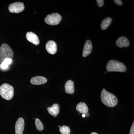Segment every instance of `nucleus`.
<instances>
[{"label": "nucleus", "instance_id": "4468645a", "mask_svg": "<svg viewBox=\"0 0 134 134\" xmlns=\"http://www.w3.org/2000/svg\"><path fill=\"white\" fill-rule=\"evenodd\" d=\"M47 111L49 114L53 116L57 115L60 111V106L59 104H55L52 107L47 108Z\"/></svg>", "mask_w": 134, "mask_h": 134}, {"label": "nucleus", "instance_id": "f8f14e48", "mask_svg": "<svg viewBox=\"0 0 134 134\" xmlns=\"http://www.w3.org/2000/svg\"><path fill=\"white\" fill-rule=\"evenodd\" d=\"M47 81L46 78L44 77L37 76L32 78L31 79L30 82L32 84L39 85L46 83Z\"/></svg>", "mask_w": 134, "mask_h": 134}, {"label": "nucleus", "instance_id": "f3484780", "mask_svg": "<svg viewBox=\"0 0 134 134\" xmlns=\"http://www.w3.org/2000/svg\"><path fill=\"white\" fill-rule=\"evenodd\" d=\"M35 125H36V128L39 130L40 132L44 129V126L43 123L38 118H37L35 120Z\"/></svg>", "mask_w": 134, "mask_h": 134}, {"label": "nucleus", "instance_id": "b1692460", "mask_svg": "<svg viewBox=\"0 0 134 134\" xmlns=\"http://www.w3.org/2000/svg\"><path fill=\"white\" fill-rule=\"evenodd\" d=\"M85 117H89L90 116V114L88 112L86 113L85 114Z\"/></svg>", "mask_w": 134, "mask_h": 134}, {"label": "nucleus", "instance_id": "cd10ccee", "mask_svg": "<svg viewBox=\"0 0 134 134\" xmlns=\"http://www.w3.org/2000/svg\"><path fill=\"white\" fill-rule=\"evenodd\" d=\"M59 128H60V126H59Z\"/></svg>", "mask_w": 134, "mask_h": 134}, {"label": "nucleus", "instance_id": "423d86ee", "mask_svg": "<svg viewBox=\"0 0 134 134\" xmlns=\"http://www.w3.org/2000/svg\"><path fill=\"white\" fill-rule=\"evenodd\" d=\"M25 8L24 4L21 2L13 3L10 4L8 9L11 13H18L23 11Z\"/></svg>", "mask_w": 134, "mask_h": 134}, {"label": "nucleus", "instance_id": "4be33fe9", "mask_svg": "<svg viewBox=\"0 0 134 134\" xmlns=\"http://www.w3.org/2000/svg\"><path fill=\"white\" fill-rule=\"evenodd\" d=\"M129 134H134V122H133L132 126L130 128Z\"/></svg>", "mask_w": 134, "mask_h": 134}, {"label": "nucleus", "instance_id": "7ed1b4c3", "mask_svg": "<svg viewBox=\"0 0 134 134\" xmlns=\"http://www.w3.org/2000/svg\"><path fill=\"white\" fill-rule=\"evenodd\" d=\"M14 95V88L10 85L4 83L0 86V95L4 99L10 100Z\"/></svg>", "mask_w": 134, "mask_h": 134}, {"label": "nucleus", "instance_id": "bb28decb", "mask_svg": "<svg viewBox=\"0 0 134 134\" xmlns=\"http://www.w3.org/2000/svg\"><path fill=\"white\" fill-rule=\"evenodd\" d=\"M57 115H54V116H53L54 117H57Z\"/></svg>", "mask_w": 134, "mask_h": 134}, {"label": "nucleus", "instance_id": "1a4fd4ad", "mask_svg": "<svg viewBox=\"0 0 134 134\" xmlns=\"http://www.w3.org/2000/svg\"><path fill=\"white\" fill-rule=\"evenodd\" d=\"M26 38L31 43L34 44L38 45L39 44V39L38 36L35 34L31 32H29L26 34Z\"/></svg>", "mask_w": 134, "mask_h": 134}, {"label": "nucleus", "instance_id": "0eeeda50", "mask_svg": "<svg viewBox=\"0 0 134 134\" xmlns=\"http://www.w3.org/2000/svg\"><path fill=\"white\" fill-rule=\"evenodd\" d=\"M24 121L22 117L18 119L15 126V134H23L24 128Z\"/></svg>", "mask_w": 134, "mask_h": 134}, {"label": "nucleus", "instance_id": "2eb2a0df", "mask_svg": "<svg viewBox=\"0 0 134 134\" xmlns=\"http://www.w3.org/2000/svg\"><path fill=\"white\" fill-rule=\"evenodd\" d=\"M76 109L77 111L82 114L88 113L89 111L88 107L86 104L83 102H81L78 104L76 106Z\"/></svg>", "mask_w": 134, "mask_h": 134}, {"label": "nucleus", "instance_id": "412c9836", "mask_svg": "<svg viewBox=\"0 0 134 134\" xmlns=\"http://www.w3.org/2000/svg\"><path fill=\"white\" fill-rule=\"evenodd\" d=\"M12 59H7L4 60L3 63L8 65H10L12 63Z\"/></svg>", "mask_w": 134, "mask_h": 134}, {"label": "nucleus", "instance_id": "9d476101", "mask_svg": "<svg viewBox=\"0 0 134 134\" xmlns=\"http://www.w3.org/2000/svg\"><path fill=\"white\" fill-rule=\"evenodd\" d=\"M92 49V44L90 40H86L85 43L82 55L83 57H86L91 53Z\"/></svg>", "mask_w": 134, "mask_h": 134}, {"label": "nucleus", "instance_id": "dca6fc26", "mask_svg": "<svg viewBox=\"0 0 134 134\" xmlns=\"http://www.w3.org/2000/svg\"><path fill=\"white\" fill-rule=\"evenodd\" d=\"M112 22V19L111 18L107 17L102 21L100 24V27L102 30H105L107 29L111 24Z\"/></svg>", "mask_w": 134, "mask_h": 134}, {"label": "nucleus", "instance_id": "393cba45", "mask_svg": "<svg viewBox=\"0 0 134 134\" xmlns=\"http://www.w3.org/2000/svg\"><path fill=\"white\" fill-rule=\"evenodd\" d=\"M82 116L83 117H85V114H82Z\"/></svg>", "mask_w": 134, "mask_h": 134}, {"label": "nucleus", "instance_id": "9b49d317", "mask_svg": "<svg viewBox=\"0 0 134 134\" xmlns=\"http://www.w3.org/2000/svg\"><path fill=\"white\" fill-rule=\"evenodd\" d=\"M129 44L128 39L125 37H120L116 41V45L120 48L127 47Z\"/></svg>", "mask_w": 134, "mask_h": 134}, {"label": "nucleus", "instance_id": "f03ea898", "mask_svg": "<svg viewBox=\"0 0 134 134\" xmlns=\"http://www.w3.org/2000/svg\"><path fill=\"white\" fill-rule=\"evenodd\" d=\"M106 69L108 72H126L127 69L122 63L115 60H111L107 63Z\"/></svg>", "mask_w": 134, "mask_h": 134}, {"label": "nucleus", "instance_id": "6e6552de", "mask_svg": "<svg viewBox=\"0 0 134 134\" xmlns=\"http://www.w3.org/2000/svg\"><path fill=\"white\" fill-rule=\"evenodd\" d=\"M46 48L49 53L51 54H55L57 52V44L54 41L50 40L46 44Z\"/></svg>", "mask_w": 134, "mask_h": 134}, {"label": "nucleus", "instance_id": "aec40b11", "mask_svg": "<svg viewBox=\"0 0 134 134\" xmlns=\"http://www.w3.org/2000/svg\"><path fill=\"white\" fill-rule=\"evenodd\" d=\"M96 1H97V3L98 7H101L104 5V0H97Z\"/></svg>", "mask_w": 134, "mask_h": 134}, {"label": "nucleus", "instance_id": "6ab92c4d", "mask_svg": "<svg viewBox=\"0 0 134 134\" xmlns=\"http://www.w3.org/2000/svg\"><path fill=\"white\" fill-rule=\"evenodd\" d=\"M9 65H7L3 62L1 63L0 65V68L3 70H6L8 68Z\"/></svg>", "mask_w": 134, "mask_h": 134}, {"label": "nucleus", "instance_id": "a211bd4d", "mask_svg": "<svg viewBox=\"0 0 134 134\" xmlns=\"http://www.w3.org/2000/svg\"><path fill=\"white\" fill-rule=\"evenodd\" d=\"M60 132L62 134H70V130L69 127L66 126H62L60 127Z\"/></svg>", "mask_w": 134, "mask_h": 134}, {"label": "nucleus", "instance_id": "a878e982", "mask_svg": "<svg viewBox=\"0 0 134 134\" xmlns=\"http://www.w3.org/2000/svg\"><path fill=\"white\" fill-rule=\"evenodd\" d=\"M91 134H98L97 133H95V132H92V133H91Z\"/></svg>", "mask_w": 134, "mask_h": 134}, {"label": "nucleus", "instance_id": "39448f33", "mask_svg": "<svg viewBox=\"0 0 134 134\" xmlns=\"http://www.w3.org/2000/svg\"><path fill=\"white\" fill-rule=\"evenodd\" d=\"M62 16L57 13L48 15L45 18V22L47 24L55 25L59 24L61 21Z\"/></svg>", "mask_w": 134, "mask_h": 134}, {"label": "nucleus", "instance_id": "20e7f679", "mask_svg": "<svg viewBox=\"0 0 134 134\" xmlns=\"http://www.w3.org/2000/svg\"><path fill=\"white\" fill-rule=\"evenodd\" d=\"M14 55L13 51L10 46L6 44H3L0 47V62H3L7 59H12Z\"/></svg>", "mask_w": 134, "mask_h": 134}, {"label": "nucleus", "instance_id": "ddd939ff", "mask_svg": "<svg viewBox=\"0 0 134 134\" xmlns=\"http://www.w3.org/2000/svg\"><path fill=\"white\" fill-rule=\"evenodd\" d=\"M65 90L66 93L69 94H73L74 92V82L72 80L67 81L65 85Z\"/></svg>", "mask_w": 134, "mask_h": 134}, {"label": "nucleus", "instance_id": "f257e3e1", "mask_svg": "<svg viewBox=\"0 0 134 134\" xmlns=\"http://www.w3.org/2000/svg\"><path fill=\"white\" fill-rule=\"evenodd\" d=\"M100 99L103 104L109 107H114L118 103L117 97L113 93L103 89L100 93Z\"/></svg>", "mask_w": 134, "mask_h": 134}, {"label": "nucleus", "instance_id": "5701e85b", "mask_svg": "<svg viewBox=\"0 0 134 134\" xmlns=\"http://www.w3.org/2000/svg\"><path fill=\"white\" fill-rule=\"evenodd\" d=\"M114 2L116 4L119 6H121L122 5V1L121 0H115Z\"/></svg>", "mask_w": 134, "mask_h": 134}]
</instances>
